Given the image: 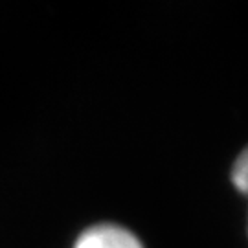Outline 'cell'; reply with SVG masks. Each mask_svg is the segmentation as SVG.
<instances>
[{"label": "cell", "mask_w": 248, "mask_h": 248, "mask_svg": "<svg viewBox=\"0 0 248 248\" xmlns=\"http://www.w3.org/2000/svg\"><path fill=\"white\" fill-rule=\"evenodd\" d=\"M74 248H143L131 230L114 222L94 224L76 239Z\"/></svg>", "instance_id": "obj_1"}, {"label": "cell", "mask_w": 248, "mask_h": 248, "mask_svg": "<svg viewBox=\"0 0 248 248\" xmlns=\"http://www.w3.org/2000/svg\"><path fill=\"white\" fill-rule=\"evenodd\" d=\"M230 180L239 193L248 197V145L237 155V158L233 160Z\"/></svg>", "instance_id": "obj_2"}]
</instances>
